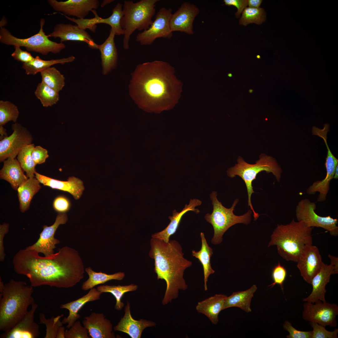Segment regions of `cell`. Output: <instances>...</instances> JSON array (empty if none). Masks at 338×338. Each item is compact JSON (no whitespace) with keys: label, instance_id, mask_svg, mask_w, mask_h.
Wrapping results in <instances>:
<instances>
[{"label":"cell","instance_id":"6da1fadb","mask_svg":"<svg viewBox=\"0 0 338 338\" xmlns=\"http://www.w3.org/2000/svg\"><path fill=\"white\" fill-rule=\"evenodd\" d=\"M26 249L19 250L13 260L14 271L26 276L33 287L48 285L69 288L84 278V266L78 252L68 246L49 256Z\"/></svg>","mask_w":338,"mask_h":338},{"label":"cell","instance_id":"7a4b0ae2","mask_svg":"<svg viewBox=\"0 0 338 338\" xmlns=\"http://www.w3.org/2000/svg\"><path fill=\"white\" fill-rule=\"evenodd\" d=\"M182 84L169 63L156 60L138 64L131 74L130 97L138 107L160 113L172 109L180 97Z\"/></svg>","mask_w":338,"mask_h":338},{"label":"cell","instance_id":"3957f363","mask_svg":"<svg viewBox=\"0 0 338 338\" xmlns=\"http://www.w3.org/2000/svg\"><path fill=\"white\" fill-rule=\"evenodd\" d=\"M149 257L154 260V271L158 280L163 279L166 288L162 300L163 305L171 303L178 297L180 290L188 288L184 278L185 269L191 266L192 262L184 258L182 248L176 240L168 243L151 238Z\"/></svg>","mask_w":338,"mask_h":338},{"label":"cell","instance_id":"277c9868","mask_svg":"<svg viewBox=\"0 0 338 338\" xmlns=\"http://www.w3.org/2000/svg\"><path fill=\"white\" fill-rule=\"evenodd\" d=\"M33 287L22 281L11 279L4 284L0 279V330L7 332L24 316L35 303Z\"/></svg>","mask_w":338,"mask_h":338},{"label":"cell","instance_id":"5b68a950","mask_svg":"<svg viewBox=\"0 0 338 338\" xmlns=\"http://www.w3.org/2000/svg\"><path fill=\"white\" fill-rule=\"evenodd\" d=\"M313 228L294 218L289 224L278 225L268 247L276 245L278 253L283 259L297 262L304 248L312 245Z\"/></svg>","mask_w":338,"mask_h":338},{"label":"cell","instance_id":"8992f818","mask_svg":"<svg viewBox=\"0 0 338 338\" xmlns=\"http://www.w3.org/2000/svg\"><path fill=\"white\" fill-rule=\"evenodd\" d=\"M158 0H141L136 2L125 0L123 4V16L121 27L124 31L123 41L124 49L129 48L131 36L136 30L148 29L153 22Z\"/></svg>","mask_w":338,"mask_h":338},{"label":"cell","instance_id":"52a82bcc","mask_svg":"<svg viewBox=\"0 0 338 338\" xmlns=\"http://www.w3.org/2000/svg\"><path fill=\"white\" fill-rule=\"evenodd\" d=\"M259 157L255 164H251L246 162L239 156L237 159L238 163L227 171L228 175L230 177L234 178L237 175L244 182L248 193V206L253 212L255 221L257 219L259 215L254 211L251 202L252 194L255 192L252 185L253 181L256 179L259 173L265 171L268 173H272L277 181L279 182L282 172L281 167L273 157L264 154L261 155Z\"/></svg>","mask_w":338,"mask_h":338},{"label":"cell","instance_id":"ba28073f","mask_svg":"<svg viewBox=\"0 0 338 338\" xmlns=\"http://www.w3.org/2000/svg\"><path fill=\"white\" fill-rule=\"evenodd\" d=\"M216 191L213 192L210 195L213 206L211 214L207 213L204 217L206 220L212 225L214 231L212 243L217 245L221 243L224 233L232 226L237 223H242L246 225L251 221L252 211L249 209L244 214L241 216L235 215L233 212L239 200L235 199L232 207L229 208L225 207L217 198Z\"/></svg>","mask_w":338,"mask_h":338},{"label":"cell","instance_id":"9c48e42d","mask_svg":"<svg viewBox=\"0 0 338 338\" xmlns=\"http://www.w3.org/2000/svg\"><path fill=\"white\" fill-rule=\"evenodd\" d=\"M44 19L40 21V29L35 35L25 38H20L13 35L4 27H0V42L7 45L23 47L28 51L34 52L47 55L51 52L56 54L60 53L66 46L63 43H57L51 41L44 31Z\"/></svg>","mask_w":338,"mask_h":338},{"label":"cell","instance_id":"30bf717a","mask_svg":"<svg viewBox=\"0 0 338 338\" xmlns=\"http://www.w3.org/2000/svg\"><path fill=\"white\" fill-rule=\"evenodd\" d=\"M315 203L308 199L300 201L295 209L296 217L297 221H302L308 227L322 228L329 232L332 236L338 235V219L330 216H320L315 212Z\"/></svg>","mask_w":338,"mask_h":338},{"label":"cell","instance_id":"8fae6325","mask_svg":"<svg viewBox=\"0 0 338 338\" xmlns=\"http://www.w3.org/2000/svg\"><path fill=\"white\" fill-rule=\"evenodd\" d=\"M172 11L171 8H161L149 28L138 33L136 41L141 45L146 46L151 44L157 38H171L173 35L170 27Z\"/></svg>","mask_w":338,"mask_h":338},{"label":"cell","instance_id":"7c38bea8","mask_svg":"<svg viewBox=\"0 0 338 338\" xmlns=\"http://www.w3.org/2000/svg\"><path fill=\"white\" fill-rule=\"evenodd\" d=\"M338 306L334 303L318 300L314 303L305 302L303 304L302 317L309 322H314L324 326H337L336 317Z\"/></svg>","mask_w":338,"mask_h":338},{"label":"cell","instance_id":"4fadbf2b","mask_svg":"<svg viewBox=\"0 0 338 338\" xmlns=\"http://www.w3.org/2000/svg\"><path fill=\"white\" fill-rule=\"evenodd\" d=\"M12 134L0 141V161L9 157L15 158L25 146L32 144L33 136L25 127L17 122L13 124Z\"/></svg>","mask_w":338,"mask_h":338},{"label":"cell","instance_id":"5bb4252c","mask_svg":"<svg viewBox=\"0 0 338 338\" xmlns=\"http://www.w3.org/2000/svg\"><path fill=\"white\" fill-rule=\"evenodd\" d=\"M68 220L66 213H58L53 224L49 226L44 225L37 241L32 245L27 247L25 249L41 253L47 257L54 254V250L56 248L55 245L60 243L59 240L54 238L55 232L60 225L66 223Z\"/></svg>","mask_w":338,"mask_h":338},{"label":"cell","instance_id":"9a60e30c","mask_svg":"<svg viewBox=\"0 0 338 338\" xmlns=\"http://www.w3.org/2000/svg\"><path fill=\"white\" fill-rule=\"evenodd\" d=\"M296 263L301 276L306 282L310 284L313 278L319 271L323 262L318 248L310 245L304 248Z\"/></svg>","mask_w":338,"mask_h":338},{"label":"cell","instance_id":"2e32d148","mask_svg":"<svg viewBox=\"0 0 338 338\" xmlns=\"http://www.w3.org/2000/svg\"><path fill=\"white\" fill-rule=\"evenodd\" d=\"M47 2L56 12L79 19L84 18L90 12L97 9L100 4L97 0H48Z\"/></svg>","mask_w":338,"mask_h":338},{"label":"cell","instance_id":"e0dca14e","mask_svg":"<svg viewBox=\"0 0 338 338\" xmlns=\"http://www.w3.org/2000/svg\"><path fill=\"white\" fill-rule=\"evenodd\" d=\"M199 12L195 4L185 2L172 14L170 21L172 32L178 31L189 35L194 33L193 23Z\"/></svg>","mask_w":338,"mask_h":338},{"label":"cell","instance_id":"ac0fdd59","mask_svg":"<svg viewBox=\"0 0 338 338\" xmlns=\"http://www.w3.org/2000/svg\"><path fill=\"white\" fill-rule=\"evenodd\" d=\"M38 305L34 303L22 319L9 331L0 335L1 338H36L40 334L39 327L34 321Z\"/></svg>","mask_w":338,"mask_h":338},{"label":"cell","instance_id":"d6986e66","mask_svg":"<svg viewBox=\"0 0 338 338\" xmlns=\"http://www.w3.org/2000/svg\"><path fill=\"white\" fill-rule=\"evenodd\" d=\"M48 37L59 38L60 42L68 41L83 42L86 43L92 49H98V44L93 40L91 36L85 30L80 29L77 25L71 23H60L54 27Z\"/></svg>","mask_w":338,"mask_h":338},{"label":"cell","instance_id":"ffe728a7","mask_svg":"<svg viewBox=\"0 0 338 338\" xmlns=\"http://www.w3.org/2000/svg\"><path fill=\"white\" fill-rule=\"evenodd\" d=\"M124 314L113 329L115 331L125 333L131 338H140L145 329L155 326L154 321L144 319L136 320L132 316L130 302L127 301L124 310Z\"/></svg>","mask_w":338,"mask_h":338},{"label":"cell","instance_id":"44dd1931","mask_svg":"<svg viewBox=\"0 0 338 338\" xmlns=\"http://www.w3.org/2000/svg\"><path fill=\"white\" fill-rule=\"evenodd\" d=\"M35 177L44 186L65 192L70 194L75 200L79 199L84 190L83 182L74 176L68 178L67 181H62L43 175L36 172Z\"/></svg>","mask_w":338,"mask_h":338},{"label":"cell","instance_id":"7402d4cb","mask_svg":"<svg viewBox=\"0 0 338 338\" xmlns=\"http://www.w3.org/2000/svg\"><path fill=\"white\" fill-rule=\"evenodd\" d=\"M82 323L92 338L115 337L112 323L102 313L92 312L84 317Z\"/></svg>","mask_w":338,"mask_h":338},{"label":"cell","instance_id":"603a6c76","mask_svg":"<svg viewBox=\"0 0 338 338\" xmlns=\"http://www.w3.org/2000/svg\"><path fill=\"white\" fill-rule=\"evenodd\" d=\"M333 269L334 267L331 264L328 265L323 263L320 270L312 279L310 284L312 289L311 293L303 299V301L314 303L319 300L323 302H326L325 287L330 282Z\"/></svg>","mask_w":338,"mask_h":338},{"label":"cell","instance_id":"cb8c5ba5","mask_svg":"<svg viewBox=\"0 0 338 338\" xmlns=\"http://www.w3.org/2000/svg\"><path fill=\"white\" fill-rule=\"evenodd\" d=\"M202 203V201L199 199H191L189 204L188 205L186 204L180 212H177L176 210H174L172 212V215L168 217L170 222L168 225L163 230L152 234L151 238H158L166 243H168L170 237L176 232L184 215L189 211H193L197 214L199 213L200 210L195 208L200 206Z\"/></svg>","mask_w":338,"mask_h":338},{"label":"cell","instance_id":"d4e9b609","mask_svg":"<svg viewBox=\"0 0 338 338\" xmlns=\"http://www.w3.org/2000/svg\"><path fill=\"white\" fill-rule=\"evenodd\" d=\"M115 33L111 29L109 35L104 42L98 44L97 48L101 54L102 73L107 74L117 67L118 53L115 42Z\"/></svg>","mask_w":338,"mask_h":338},{"label":"cell","instance_id":"484cf974","mask_svg":"<svg viewBox=\"0 0 338 338\" xmlns=\"http://www.w3.org/2000/svg\"><path fill=\"white\" fill-rule=\"evenodd\" d=\"M102 293L97 289L93 288L89 292L81 297L74 300L61 304L60 308L68 310L69 314L67 317H64L62 322L63 324H67V329L69 328L80 317L78 313L81 308L87 303L99 300Z\"/></svg>","mask_w":338,"mask_h":338},{"label":"cell","instance_id":"4316f807","mask_svg":"<svg viewBox=\"0 0 338 338\" xmlns=\"http://www.w3.org/2000/svg\"><path fill=\"white\" fill-rule=\"evenodd\" d=\"M0 171V178L9 182L12 188L17 190L18 187L28 178L23 171L18 160L9 157L3 161Z\"/></svg>","mask_w":338,"mask_h":338},{"label":"cell","instance_id":"83f0119b","mask_svg":"<svg viewBox=\"0 0 338 338\" xmlns=\"http://www.w3.org/2000/svg\"><path fill=\"white\" fill-rule=\"evenodd\" d=\"M227 297L224 294H215L198 302L196 310L206 316L213 324L216 325L218 322V315L223 310Z\"/></svg>","mask_w":338,"mask_h":338},{"label":"cell","instance_id":"f1b7e54d","mask_svg":"<svg viewBox=\"0 0 338 338\" xmlns=\"http://www.w3.org/2000/svg\"><path fill=\"white\" fill-rule=\"evenodd\" d=\"M257 289L256 285L254 284L246 290L233 293L226 298L223 310L230 307H237L247 313L251 312V301Z\"/></svg>","mask_w":338,"mask_h":338},{"label":"cell","instance_id":"f546056e","mask_svg":"<svg viewBox=\"0 0 338 338\" xmlns=\"http://www.w3.org/2000/svg\"><path fill=\"white\" fill-rule=\"evenodd\" d=\"M40 183L35 177L28 178L18 188L19 207L22 213L28 209L32 198L41 188Z\"/></svg>","mask_w":338,"mask_h":338},{"label":"cell","instance_id":"4dcf8cb0","mask_svg":"<svg viewBox=\"0 0 338 338\" xmlns=\"http://www.w3.org/2000/svg\"><path fill=\"white\" fill-rule=\"evenodd\" d=\"M200 236L202 241L201 249L197 251L192 250V254L193 256L198 259L202 265L204 274V288L206 291L207 290V282L208 278L210 274L215 272V271L212 268L210 262L213 250L207 243L204 233L201 232Z\"/></svg>","mask_w":338,"mask_h":338},{"label":"cell","instance_id":"1f68e13d","mask_svg":"<svg viewBox=\"0 0 338 338\" xmlns=\"http://www.w3.org/2000/svg\"><path fill=\"white\" fill-rule=\"evenodd\" d=\"M92 12L95 17L90 19L91 24L93 26L99 23H104L110 25L115 32V35H124V31L121 27L120 22L123 16V4L118 3L112 9V13L109 17L102 18L98 15L95 10Z\"/></svg>","mask_w":338,"mask_h":338},{"label":"cell","instance_id":"d6a6232c","mask_svg":"<svg viewBox=\"0 0 338 338\" xmlns=\"http://www.w3.org/2000/svg\"><path fill=\"white\" fill-rule=\"evenodd\" d=\"M85 271L88 275L89 278L83 283L81 286L82 289L85 291L90 289L98 285L104 284L110 280H121L125 276V273L122 272L113 274H107L101 272H96L90 267L86 268Z\"/></svg>","mask_w":338,"mask_h":338},{"label":"cell","instance_id":"836d02e7","mask_svg":"<svg viewBox=\"0 0 338 338\" xmlns=\"http://www.w3.org/2000/svg\"><path fill=\"white\" fill-rule=\"evenodd\" d=\"M75 59L74 56H71L66 58L45 60L41 59L39 56H37L33 61L23 63L22 68L25 69L27 74L34 75L54 64H64L65 63L71 62Z\"/></svg>","mask_w":338,"mask_h":338},{"label":"cell","instance_id":"e575fe53","mask_svg":"<svg viewBox=\"0 0 338 338\" xmlns=\"http://www.w3.org/2000/svg\"><path fill=\"white\" fill-rule=\"evenodd\" d=\"M138 287L136 284H131L125 285H101L98 286L97 289L100 292L111 293L116 299L115 308L118 310H121L124 306L121 299L126 293L136 290Z\"/></svg>","mask_w":338,"mask_h":338},{"label":"cell","instance_id":"d590c367","mask_svg":"<svg viewBox=\"0 0 338 338\" xmlns=\"http://www.w3.org/2000/svg\"><path fill=\"white\" fill-rule=\"evenodd\" d=\"M42 82L58 92L64 86L65 78L60 72L54 67H50L40 72Z\"/></svg>","mask_w":338,"mask_h":338},{"label":"cell","instance_id":"8d00e7d4","mask_svg":"<svg viewBox=\"0 0 338 338\" xmlns=\"http://www.w3.org/2000/svg\"><path fill=\"white\" fill-rule=\"evenodd\" d=\"M34 147V145L33 143L26 145L21 149L17 155V160L28 178L35 177V173L36 172L35 167L36 164L31 155L32 151Z\"/></svg>","mask_w":338,"mask_h":338},{"label":"cell","instance_id":"74e56055","mask_svg":"<svg viewBox=\"0 0 338 338\" xmlns=\"http://www.w3.org/2000/svg\"><path fill=\"white\" fill-rule=\"evenodd\" d=\"M34 94L44 107L51 106L56 104L59 100V92L50 88L42 82L38 84Z\"/></svg>","mask_w":338,"mask_h":338},{"label":"cell","instance_id":"f35d334b","mask_svg":"<svg viewBox=\"0 0 338 338\" xmlns=\"http://www.w3.org/2000/svg\"><path fill=\"white\" fill-rule=\"evenodd\" d=\"M266 19V13L264 8L247 7L242 12L239 23L244 26L253 23L260 25L265 21Z\"/></svg>","mask_w":338,"mask_h":338},{"label":"cell","instance_id":"ab89813d","mask_svg":"<svg viewBox=\"0 0 338 338\" xmlns=\"http://www.w3.org/2000/svg\"><path fill=\"white\" fill-rule=\"evenodd\" d=\"M19 114L17 106L8 101H0V125L9 121L16 122Z\"/></svg>","mask_w":338,"mask_h":338},{"label":"cell","instance_id":"60d3db41","mask_svg":"<svg viewBox=\"0 0 338 338\" xmlns=\"http://www.w3.org/2000/svg\"><path fill=\"white\" fill-rule=\"evenodd\" d=\"M64 316V314L58 315L55 317L52 316L47 319L44 314L40 313L39 318L40 323L45 325L46 334L45 338H55L60 328L63 324L60 320L61 318Z\"/></svg>","mask_w":338,"mask_h":338},{"label":"cell","instance_id":"b9f144b4","mask_svg":"<svg viewBox=\"0 0 338 338\" xmlns=\"http://www.w3.org/2000/svg\"><path fill=\"white\" fill-rule=\"evenodd\" d=\"M287 274V271L284 266L282 265L279 262L273 268L272 272V277L273 282L268 287L269 289L273 287L275 285H279L284 293L283 284L285 280Z\"/></svg>","mask_w":338,"mask_h":338},{"label":"cell","instance_id":"7bdbcfd3","mask_svg":"<svg viewBox=\"0 0 338 338\" xmlns=\"http://www.w3.org/2000/svg\"><path fill=\"white\" fill-rule=\"evenodd\" d=\"M313 328L312 338H337L338 329L333 331L327 330L325 326L314 322H309Z\"/></svg>","mask_w":338,"mask_h":338},{"label":"cell","instance_id":"ee69618b","mask_svg":"<svg viewBox=\"0 0 338 338\" xmlns=\"http://www.w3.org/2000/svg\"><path fill=\"white\" fill-rule=\"evenodd\" d=\"M87 330L83 326L80 321H76L69 329L65 330V338H90Z\"/></svg>","mask_w":338,"mask_h":338},{"label":"cell","instance_id":"f6af8a7d","mask_svg":"<svg viewBox=\"0 0 338 338\" xmlns=\"http://www.w3.org/2000/svg\"><path fill=\"white\" fill-rule=\"evenodd\" d=\"M284 330L289 332L287 338H312V331H302L298 330L292 325L291 322L286 320L283 324Z\"/></svg>","mask_w":338,"mask_h":338},{"label":"cell","instance_id":"bcb514c9","mask_svg":"<svg viewBox=\"0 0 338 338\" xmlns=\"http://www.w3.org/2000/svg\"><path fill=\"white\" fill-rule=\"evenodd\" d=\"M71 205L69 199L63 195L57 196L53 202L54 209L58 213H66L70 209Z\"/></svg>","mask_w":338,"mask_h":338},{"label":"cell","instance_id":"7dc6e473","mask_svg":"<svg viewBox=\"0 0 338 338\" xmlns=\"http://www.w3.org/2000/svg\"><path fill=\"white\" fill-rule=\"evenodd\" d=\"M31 155L33 160L36 165L44 163L46 159L49 157L47 150L40 146H38L33 148L32 151Z\"/></svg>","mask_w":338,"mask_h":338},{"label":"cell","instance_id":"c3c4849f","mask_svg":"<svg viewBox=\"0 0 338 338\" xmlns=\"http://www.w3.org/2000/svg\"><path fill=\"white\" fill-rule=\"evenodd\" d=\"M14 51L11 54L12 56L15 60L20 61L23 63L30 62L34 59L29 52L22 50L18 46H14Z\"/></svg>","mask_w":338,"mask_h":338},{"label":"cell","instance_id":"681fc988","mask_svg":"<svg viewBox=\"0 0 338 338\" xmlns=\"http://www.w3.org/2000/svg\"><path fill=\"white\" fill-rule=\"evenodd\" d=\"M9 225L4 223L0 225V261H3L6 254L4 252L3 239L5 235L9 232Z\"/></svg>","mask_w":338,"mask_h":338},{"label":"cell","instance_id":"f907efd6","mask_svg":"<svg viewBox=\"0 0 338 338\" xmlns=\"http://www.w3.org/2000/svg\"><path fill=\"white\" fill-rule=\"evenodd\" d=\"M224 4L227 6H233L237 8L238 10L235 13L237 18L240 17L241 13L248 5L247 0H224Z\"/></svg>","mask_w":338,"mask_h":338},{"label":"cell","instance_id":"816d5d0a","mask_svg":"<svg viewBox=\"0 0 338 338\" xmlns=\"http://www.w3.org/2000/svg\"><path fill=\"white\" fill-rule=\"evenodd\" d=\"M328 257L330 260V264L334 267L333 274L338 273V257L329 254Z\"/></svg>","mask_w":338,"mask_h":338},{"label":"cell","instance_id":"f5cc1de1","mask_svg":"<svg viewBox=\"0 0 338 338\" xmlns=\"http://www.w3.org/2000/svg\"><path fill=\"white\" fill-rule=\"evenodd\" d=\"M262 2V0H248V5L249 7L251 8H259Z\"/></svg>","mask_w":338,"mask_h":338},{"label":"cell","instance_id":"db71d44e","mask_svg":"<svg viewBox=\"0 0 338 338\" xmlns=\"http://www.w3.org/2000/svg\"><path fill=\"white\" fill-rule=\"evenodd\" d=\"M65 328L62 326L59 329L56 335V338H65Z\"/></svg>","mask_w":338,"mask_h":338},{"label":"cell","instance_id":"11a10c76","mask_svg":"<svg viewBox=\"0 0 338 338\" xmlns=\"http://www.w3.org/2000/svg\"><path fill=\"white\" fill-rule=\"evenodd\" d=\"M7 130L3 126L0 125V140H2L5 137L8 136Z\"/></svg>","mask_w":338,"mask_h":338},{"label":"cell","instance_id":"9f6ffc18","mask_svg":"<svg viewBox=\"0 0 338 338\" xmlns=\"http://www.w3.org/2000/svg\"><path fill=\"white\" fill-rule=\"evenodd\" d=\"M114 0H104L102 2V3L101 4L100 6L101 7L103 8L105 7L107 5L109 4L112 2H114Z\"/></svg>","mask_w":338,"mask_h":338},{"label":"cell","instance_id":"6f0895ef","mask_svg":"<svg viewBox=\"0 0 338 338\" xmlns=\"http://www.w3.org/2000/svg\"><path fill=\"white\" fill-rule=\"evenodd\" d=\"M7 21L4 17H3L0 23V27H4L7 24Z\"/></svg>","mask_w":338,"mask_h":338},{"label":"cell","instance_id":"680465c9","mask_svg":"<svg viewBox=\"0 0 338 338\" xmlns=\"http://www.w3.org/2000/svg\"><path fill=\"white\" fill-rule=\"evenodd\" d=\"M333 178L335 179H338V164L336 167L335 171Z\"/></svg>","mask_w":338,"mask_h":338},{"label":"cell","instance_id":"91938a15","mask_svg":"<svg viewBox=\"0 0 338 338\" xmlns=\"http://www.w3.org/2000/svg\"><path fill=\"white\" fill-rule=\"evenodd\" d=\"M253 90H252V89H250V90H249V92L250 93H252V92H253Z\"/></svg>","mask_w":338,"mask_h":338},{"label":"cell","instance_id":"94428289","mask_svg":"<svg viewBox=\"0 0 338 338\" xmlns=\"http://www.w3.org/2000/svg\"><path fill=\"white\" fill-rule=\"evenodd\" d=\"M228 75L229 77H231L232 76V74L230 73Z\"/></svg>","mask_w":338,"mask_h":338},{"label":"cell","instance_id":"6125c7cd","mask_svg":"<svg viewBox=\"0 0 338 338\" xmlns=\"http://www.w3.org/2000/svg\"><path fill=\"white\" fill-rule=\"evenodd\" d=\"M257 57L258 59H260V56L259 55H258L257 56Z\"/></svg>","mask_w":338,"mask_h":338}]
</instances>
